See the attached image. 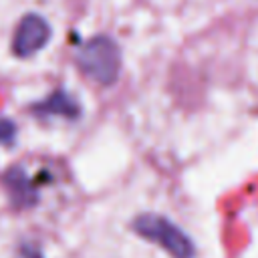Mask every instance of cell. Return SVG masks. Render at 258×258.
Returning a JSON list of instances; mask_svg holds the SVG:
<instances>
[{
  "instance_id": "cell-5",
  "label": "cell",
  "mask_w": 258,
  "mask_h": 258,
  "mask_svg": "<svg viewBox=\"0 0 258 258\" xmlns=\"http://www.w3.org/2000/svg\"><path fill=\"white\" fill-rule=\"evenodd\" d=\"M4 181L8 185L10 198L20 208H32L38 204V189L36 181L26 175L22 167H12L4 173Z\"/></svg>"
},
{
  "instance_id": "cell-2",
  "label": "cell",
  "mask_w": 258,
  "mask_h": 258,
  "mask_svg": "<svg viewBox=\"0 0 258 258\" xmlns=\"http://www.w3.org/2000/svg\"><path fill=\"white\" fill-rule=\"evenodd\" d=\"M75 60L83 77L99 89H113L117 85L123 67V54L111 36L97 34L89 38L77 50Z\"/></svg>"
},
{
  "instance_id": "cell-1",
  "label": "cell",
  "mask_w": 258,
  "mask_h": 258,
  "mask_svg": "<svg viewBox=\"0 0 258 258\" xmlns=\"http://www.w3.org/2000/svg\"><path fill=\"white\" fill-rule=\"evenodd\" d=\"M93 248L97 258H218L214 232L175 171L141 155L99 202Z\"/></svg>"
},
{
  "instance_id": "cell-6",
  "label": "cell",
  "mask_w": 258,
  "mask_h": 258,
  "mask_svg": "<svg viewBox=\"0 0 258 258\" xmlns=\"http://www.w3.org/2000/svg\"><path fill=\"white\" fill-rule=\"evenodd\" d=\"M16 135V125L10 119H0V143H12Z\"/></svg>"
},
{
  "instance_id": "cell-4",
  "label": "cell",
  "mask_w": 258,
  "mask_h": 258,
  "mask_svg": "<svg viewBox=\"0 0 258 258\" xmlns=\"http://www.w3.org/2000/svg\"><path fill=\"white\" fill-rule=\"evenodd\" d=\"M32 111L42 117H62V119L75 121L81 117L83 107L71 93L58 89V91H52L44 101L32 105Z\"/></svg>"
},
{
  "instance_id": "cell-3",
  "label": "cell",
  "mask_w": 258,
  "mask_h": 258,
  "mask_svg": "<svg viewBox=\"0 0 258 258\" xmlns=\"http://www.w3.org/2000/svg\"><path fill=\"white\" fill-rule=\"evenodd\" d=\"M52 36V28L40 14L28 12L20 18L14 34H12V52L18 58H28L40 52Z\"/></svg>"
},
{
  "instance_id": "cell-7",
  "label": "cell",
  "mask_w": 258,
  "mask_h": 258,
  "mask_svg": "<svg viewBox=\"0 0 258 258\" xmlns=\"http://www.w3.org/2000/svg\"><path fill=\"white\" fill-rule=\"evenodd\" d=\"M20 256L22 258H44L42 250L36 246V244H30V242H24L20 246Z\"/></svg>"
}]
</instances>
